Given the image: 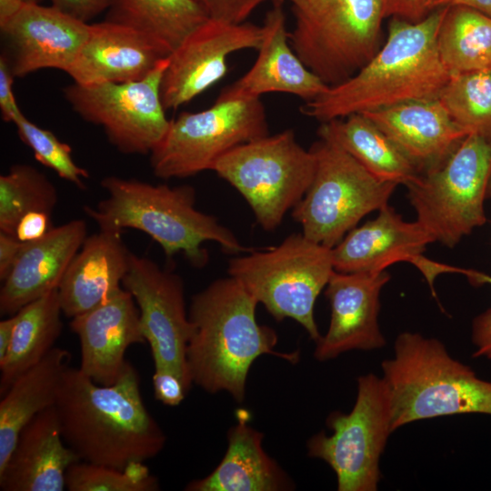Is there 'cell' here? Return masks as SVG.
<instances>
[{
    "mask_svg": "<svg viewBox=\"0 0 491 491\" xmlns=\"http://www.w3.org/2000/svg\"><path fill=\"white\" fill-rule=\"evenodd\" d=\"M55 407L62 436L81 461L123 469L156 456L166 442L146 409L139 375L129 362L110 386L69 366Z\"/></svg>",
    "mask_w": 491,
    "mask_h": 491,
    "instance_id": "1",
    "label": "cell"
},
{
    "mask_svg": "<svg viewBox=\"0 0 491 491\" xmlns=\"http://www.w3.org/2000/svg\"><path fill=\"white\" fill-rule=\"evenodd\" d=\"M445 8L410 22L392 18L385 43L354 75L306 102L301 113L320 123L404 103L437 99L449 79L436 35Z\"/></svg>",
    "mask_w": 491,
    "mask_h": 491,
    "instance_id": "2",
    "label": "cell"
},
{
    "mask_svg": "<svg viewBox=\"0 0 491 491\" xmlns=\"http://www.w3.org/2000/svg\"><path fill=\"white\" fill-rule=\"evenodd\" d=\"M257 305L230 276L213 281L192 296L186 362L193 384L211 394L225 391L241 403L248 372L257 357L270 354L293 364L298 361V351L275 350L276 332L257 323Z\"/></svg>",
    "mask_w": 491,
    "mask_h": 491,
    "instance_id": "3",
    "label": "cell"
},
{
    "mask_svg": "<svg viewBox=\"0 0 491 491\" xmlns=\"http://www.w3.org/2000/svg\"><path fill=\"white\" fill-rule=\"evenodd\" d=\"M101 186L107 196L95 207H84L99 229L139 230L157 242L166 256L181 253L195 267L208 262V253L203 247L205 242H215L229 254L251 250L215 216L195 207L196 194L192 185H154L109 175L101 180Z\"/></svg>",
    "mask_w": 491,
    "mask_h": 491,
    "instance_id": "4",
    "label": "cell"
},
{
    "mask_svg": "<svg viewBox=\"0 0 491 491\" xmlns=\"http://www.w3.org/2000/svg\"><path fill=\"white\" fill-rule=\"evenodd\" d=\"M381 368L390 395L393 431L438 416H491V382L453 358L436 338L399 334L394 357L384 360Z\"/></svg>",
    "mask_w": 491,
    "mask_h": 491,
    "instance_id": "5",
    "label": "cell"
},
{
    "mask_svg": "<svg viewBox=\"0 0 491 491\" xmlns=\"http://www.w3.org/2000/svg\"><path fill=\"white\" fill-rule=\"evenodd\" d=\"M295 24L289 42L328 86L362 68L379 50L385 0H287Z\"/></svg>",
    "mask_w": 491,
    "mask_h": 491,
    "instance_id": "6",
    "label": "cell"
},
{
    "mask_svg": "<svg viewBox=\"0 0 491 491\" xmlns=\"http://www.w3.org/2000/svg\"><path fill=\"white\" fill-rule=\"evenodd\" d=\"M335 271L332 248L302 233L279 245L231 258L228 276L239 281L276 320L299 323L316 342L321 335L314 316L316 300Z\"/></svg>",
    "mask_w": 491,
    "mask_h": 491,
    "instance_id": "7",
    "label": "cell"
},
{
    "mask_svg": "<svg viewBox=\"0 0 491 491\" xmlns=\"http://www.w3.org/2000/svg\"><path fill=\"white\" fill-rule=\"evenodd\" d=\"M416 221L453 247L486 222L491 197V138L467 135L438 165L406 185Z\"/></svg>",
    "mask_w": 491,
    "mask_h": 491,
    "instance_id": "8",
    "label": "cell"
},
{
    "mask_svg": "<svg viewBox=\"0 0 491 491\" xmlns=\"http://www.w3.org/2000/svg\"><path fill=\"white\" fill-rule=\"evenodd\" d=\"M316 156L292 129L242 144L213 166L250 206L257 224L276 230L304 197L314 177Z\"/></svg>",
    "mask_w": 491,
    "mask_h": 491,
    "instance_id": "9",
    "label": "cell"
},
{
    "mask_svg": "<svg viewBox=\"0 0 491 491\" xmlns=\"http://www.w3.org/2000/svg\"><path fill=\"white\" fill-rule=\"evenodd\" d=\"M313 180L292 217L307 238L335 247L367 214L387 205L397 184L380 180L333 141L320 138Z\"/></svg>",
    "mask_w": 491,
    "mask_h": 491,
    "instance_id": "10",
    "label": "cell"
},
{
    "mask_svg": "<svg viewBox=\"0 0 491 491\" xmlns=\"http://www.w3.org/2000/svg\"><path fill=\"white\" fill-rule=\"evenodd\" d=\"M324 431L307 441V454L327 463L337 479L338 491H376L380 481L379 461L392 429L387 386L369 373L357 378L356 403L348 414L331 413Z\"/></svg>",
    "mask_w": 491,
    "mask_h": 491,
    "instance_id": "11",
    "label": "cell"
},
{
    "mask_svg": "<svg viewBox=\"0 0 491 491\" xmlns=\"http://www.w3.org/2000/svg\"><path fill=\"white\" fill-rule=\"evenodd\" d=\"M269 134L260 99L215 100L198 112H182L150 154L162 179L185 178L210 170L233 148Z\"/></svg>",
    "mask_w": 491,
    "mask_h": 491,
    "instance_id": "12",
    "label": "cell"
},
{
    "mask_svg": "<svg viewBox=\"0 0 491 491\" xmlns=\"http://www.w3.org/2000/svg\"><path fill=\"white\" fill-rule=\"evenodd\" d=\"M168 63L167 56L151 74L136 81L74 82L63 89L64 97L83 120L100 125L119 152L150 155L170 125L161 97Z\"/></svg>",
    "mask_w": 491,
    "mask_h": 491,
    "instance_id": "13",
    "label": "cell"
},
{
    "mask_svg": "<svg viewBox=\"0 0 491 491\" xmlns=\"http://www.w3.org/2000/svg\"><path fill=\"white\" fill-rule=\"evenodd\" d=\"M123 287L134 297L155 367L170 368L193 384L186 362L192 325L181 276L131 253Z\"/></svg>",
    "mask_w": 491,
    "mask_h": 491,
    "instance_id": "14",
    "label": "cell"
},
{
    "mask_svg": "<svg viewBox=\"0 0 491 491\" xmlns=\"http://www.w3.org/2000/svg\"><path fill=\"white\" fill-rule=\"evenodd\" d=\"M263 27L208 17L170 54L161 83L165 110L188 103L223 78L227 57L261 45Z\"/></svg>",
    "mask_w": 491,
    "mask_h": 491,
    "instance_id": "15",
    "label": "cell"
},
{
    "mask_svg": "<svg viewBox=\"0 0 491 491\" xmlns=\"http://www.w3.org/2000/svg\"><path fill=\"white\" fill-rule=\"evenodd\" d=\"M4 54L15 77L52 68L65 73L74 64L89 33V24L53 5L24 2L0 23Z\"/></svg>",
    "mask_w": 491,
    "mask_h": 491,
    "instance_id": "16",
    "label": "cell"
},
{
    "mask_svg": "<svg viewBox=\"0 0 491 491\" xmlns=\"http://www.w3.org/2000/svg\"><path fill=\"white\" fill-rule=\"evenodd\" d=\"M386 271L342 273L334 271L325 295L331 308L328 330L316 342L314 356L319 361L336 358L351 350L382 348L378 315L380 293L389 281Z\"/></svg>",
    "mask_w": 491,
    "mask_h": 491,
    "instance_id": "17",
    "label": "cell"
},
{
    "mask_svg": "<svg viewBox=\"0 0 491 491\" xmlns=\"http://www.w3.org/2000/svg\"><path fill=\"white\" fill-rule=\"evenodd\" d=\"M70 328L80 343L79 369L103 386L115 384L124 372L127 348L146 342L137 305L124 287L101 305L72 317Z\"/></svg>",
    "mask_w": 491,
    "mask_h": 491,
    "instance_id": "18",
    "label": "cell"
},
{
    "mask_svg": "<svg viewBox=\"0 0 491 491\" xmlns=\"http://www.w3.org/2000/svg\"><path fill=\"white\" fill-rule=\"evenodd\" d=\"M262 27L263 39L254 65L225 86L216 99H260L264 94L285 93L309 102L320 95L328 85L306 66L292 48L280 3L267 12Z\"/></svg>",
    "mask_w": 491,
    "mask_h": 491,
    "instance_id": "19",
    "label": "cell"
},
{
    "mask_svg": "<svg viewBox=\"0 0 491 491\" xmlns=\"http://www.w3.org/2000/svg\"><path fill=\"white\" fill-rule=\"evenodd\" d=\"M87 236L85 221L74 219L53 227L42 238L25 243L0 290L1 316L58 288L71 261Z\"/></svg>",
    "mask_w": 491,
    "mask_h": 491,
    "instance_id": "20",
    "label": "cell"
},
{
    "mask_svg": "<svg viewBox=\"0 0 491 491\" xmlns=\"http://www.w3.org/2000/svg\"><path fill=\"white\" fill-rule=\"evenodd\" d=\"M433 242L421 224L405 221L386 205L375 219L353 228L332 248L334 269L342 273L380 272L401 261L416 265Z\"/></svg>",
    "mask_w": 491,
    "mask_h": 491,
    "instance_id": "21",
    "label": "cell"
},
{
    "mask_svg": "<svg viewBox=\"0 0 491 491\" xmlns=\"http://www.w3.org/2000/svg\"><path fill=\"white\" fill-rule=\"evenodd\" d=\"M81 461L65 442L56 409L35 416L21 431L13 452L0 470L3 491H63L66 473Z\"/></svg>",
    "mask_w": 491,
    "mask_h": 491,
    "instance_id": "22",
    "label": "cell"
},
{
    "mask_svg": "<svg viewBox=\"0 0 491 491\" xmlns=\"http://www.w3.org/2000/svg\"><path fill=\"white\" fill-rule=\"evenodd\" d=\"M165 57L139 31L114 22L89 24V33L66 73L81 85L145 78Z\"/></svg>",
    "mask_w": 491,
    "mask_h": 491,
    "instance_id": "23",
    "label": "cell"
},
{
    "mask_svg": "<svg viewBox=\"0 0 491 491\" xmlns=\"http://www.w3.org/2000/svg\"><path fill=\"white\" fill-rule=\"evenodd\" d=\"M130 256L122 232L99 229L86 236L57 288L63 314L72 318L119 292Z\"/></svg>",
    "mask_w": 491,
    "mask_h": 491,
    "instance_id": "24",
    "label": "cell"
},
{
    "mask_svg": "<svg viewBox=\"0 0 491 491\" xmlns=\"http://www.w3.org/2000/svg\"><path fill=\"white\" fill-rule=\"evenodd\" d=\"M415 164L420 173L441 164L469 134L438 99L415 101L363 114Z\"/></svg>",
    "mask_w": 491,
    "mask_h": 491,
    "instance_id": "25",
    "label": "cell"
},
{
    "mask_svg": "<svg viewBox=\"0 0 491 491\" xmlns=\"http://www.w3.org/2000/svg\"><path fill=\"white\" fill-rule=\"evenodd\" d=\"M264 435L240 420L229 428L227 449L208 476L189 482L186 491H284L295 484L262 446Z\"/></svg>",
    "mask_w": 491,
    "mask_h": 491,
    "instance_id": "26",
    "label": "cell"
},
{
    "mask_svg": "<svg viewBox=\"0 0 491 491\" xmlns=\"http://www.w3.org/2000/svg\"><path fill=\"white\" fill-rule=\"evenodd\" d=\"M71 355L54 347L41 361L20 374L0 401V470L8 461L23 428L54 406Z\"/></svg>",
    "mask_w": 491,
    "mask_h": 491,
    "instance_id": "27",
    "label": "cell"
},
{
    "mask_svg": "<svg viewBox=\"0 0 491 491\" xmlns=\"http://www.w3.org/2000/svg\"><path fill=\"white\" fill-rule=\"evenodd\" d=\"M317 133L320 138L343 148L380 180L406 185L420 174L397 145L363 114L321 123Z\"/></svg>",
    "mask_w": 491,
    "mask_h": 491,
    "instance_id": "28",
    "label": "cell"
},
{
    "mask_svg": "<svg viewBox=\"0 0 491 491\" xmlns=\"http://www.w3.org/2000/svg\"><path fill=\"white\" fill-rule=\"evenodd\" d=\"M58 289L23 306L16 314V323L9 350L0 362V395L23 372L41 361L61 336L63 322Z\"/></svg>",
    "mask_w": 491,
    "mask_h": 491,
    "instance_id": "29",
    "label": "cell"
},
{
    "mask_svg": "<svg viewBox=\"0 0 491 491\" xmlns=\"http://www.w3.org/2000/svg\"><path fill=\"white\" fill-rule=\"evenodd\" d=\"M208 17L194 0H114L105 20L139 31L169 56Z\"/></svg>",
    "mask_w": 491,
    "mask_h": 491,
    "instance_id": "30",
    "label": "cell"
},
{
    "mask_svg": "<svg viewBox=\"0 0 491 491\" xmlns=\"http://www.w3.org/2000/svg\"><path fill=\"white\" fill-rule=\"evenodd\" d=\"M436 48L449 75L491 70V16L466 6L446 7Z\"/></svg>",
    "mask_w": 491,
    "mask_h": 491,
    "instance_id": "31",
    "label": "cell"
},
{
    "mask_svg": "<svg viewBox=\"0 0 491 491\" xmlns=\"http://www.w3.org/2000/svg\"><path fill=\"white\" fill-rule=\"evenodd\" d=\"M58 194L52 181L28 164H15L0 175V232L15 235L19 220L32 211L52 215Z\"/></svg>",
    "mask_w": 491,
    "mask_h": 491,
    "instance_id": "32",
    "label": "cell"
},
{
    "mask_svg": "<svg viewBox=\"0 0 491 491\" xmlns=\"http://www.w3.org/2000/svg\"><path fill=\"white\" fill-rule=\"evenodd\" d=\"M437 99L467 134L491 138V70L450 75Z\"/></svg>",
    "mask_w": 491,
    "mask_h": 491,
    "instance_id": "33",
    "label": "cell"
},
{
    "mask_svg": "<svg viewBox=\"0 0 491 491\" xmlns=\"http://www.w3.org/2000/svg\"><path fill=\"white\" fill-rule=\"evenodd\" d=\"M66 487L69 491H155L159 483L145 462H132L121 469L78 461L67 470Z\"/></svg>",
    "mask_w": 491,
    "mask_h": 491,
    "instance_id": "34",
    "label": "cell"
},
{
    "mask_svg": "<svg viewBox=\"0 0 491 491\" xmlns=\"http://www.w3.org/2000/svg\"><path fill=\"white\" fill-rule=\"evenodd\" d=\"M12 124L15 125L21 141L33 151L39 163L78 188L85 187V180L89 177V172L74 161L69 145L30 121L24 113L17 115Z\"/></svg>",
    "mask_w": 491,
    "mask_h": 491,
    "instance_id": "35",
    "label": "cell"
},
{
    "mask_svg": "<svg viewBox=\"0 0 491 491\" xmlns=\"http://www.w3.org/2000/svg\"><path fill=\"white\" fill-rule=\"evenodd\" d=\"M438 270L443 273L464 275L473 285L487 284L491 286V276L485 273L447 266L439 263ZM472 343L476 347L473 357H485L491 361V308L476 316L472 322Z\"/></svg>",
    "mask_w": 491,
    "mask_h": 491,
    "instance_id": "36",
    "label": "cell"
},
{
    "mask_svg": "<svg viewBox=\"0 0 491 491\" xmlns=\"http://www.w3.org/2000/svg\"><path fill=\"white\" fill-rule=\"evenodd\" d=\"M192 384L180 374L165 367H155L154 394L156 400L165 406H176L185 399Z\"/></svg>",
    "mask_w": 491,
    "mask_h": 491,
    "instance_id": "37",
    "label": "cell"
},
{
    "mask_svg": "<svg viewBox=\"0 0 491 491\" xmlns=\"http://www.w3.org/2000/svg\"><path fill=\"white\" fill-rule=\"evenodd\" d=\"M209 17L243 23L266 0H194Z\"/></svg>",
    "mask_w": 491,
    "mask_h": 491,
    "instance_id": "38",
    "label": "cell"
},
{
    "mask_svg": "<svg viewBox=\"0 0 491 491\" xmlns=\"http://www.w3.org/2000/svg\"><path fill=\"white\" fill-rule=\"evenodd\" d=\"M15 75L4 54L0 55V111L5 122L13 123L23 112L19 108L13 90Z\"/></svg>",
    "mask_w": 491,
    "mask_h": 491,
    "instance_id": "39",
    "label": "cell"
},
{
    "mask_svg": "<svg viewBox=\"0 0 491 491\" xmlns=\"http://www.w3.org/2000/svg\"><path fill=\"white\" fill-rule=\"evenodd\" d=\"M51 5L85 23L108 10L114 0H49Z\"/></svg>",
    "mask_w": 491,
    "mask_h": 491,
    "instance_id": "40",
    "label": "cell"
},
{
    "mask_svg": "<svg viewBox=\"0 0 491 491\" xmlns=\"http://www.w3.org/2000/svg\"><path fill=\"white\" fill-rule=\"evenodd\" d=\"M53 227L51 214L32 211L19 220L15 235L23 243L33 242L45 236Z\"/></svg>",
    "mask_w": 491,
    "mask_h": 491,
    "instance_id": "41",
    "label": "cell"
},
{
    "mask_svg": "<svg viewBox=\"0 0 491 491\" xmlns=\"http://www.w3.org/2000/svg\"><path fill=\"white\" fill-rule=\"evenodd\" d=\"M426 14L422 0H385V16L410 22L423 19Z\"/></svg>",
    "mask_w": 491,
    "mask_h": 491,
    "instance_id": "42",
    "label": "cell"
},
{
    "mask_svg": "<svg viewBox=\"0 0 491 491\" xmlns=\"http://www.w3.org/2000/svg\"><path fill=\"white\" fill-rule=\"evenodd\" d=\"M24 244L15 235L0 232V280L2 282L12 270Z\"/></svg>",
    "mask_w": 491,
    "mask_h": 491,
    "instance_id": "43",
    "label": "cell"
},
{
    "mask_svg": "<svg viewBox=\"0 0 491 491\" xmlns=\"http://www.w3.org/2000/svg\"><path fill=\"white\" fill-rule=\"evenodd\" d=\"M426 15L430 12L450 6H466L491 16V0H422Z\"/></svg>",
    "mask_w": 491,
    "mask_h": 491,
    "instance_id": "44",
    "label": "cell"
},
{
    "mask_svg": "<svg viewBox=\"0 0 491 491\" xmlns=\"http://www.w3.org/2000/svg\"><path fill=\"white\" fill-rule=\"evenodd\" d=\"M15 323V314L0 322V362L4 360L9 350Z\"/></svg>",
    "mask_w": 491,
    "mask_h": 491,
    "instance_id": "45",
    "label": "cell"
},
{
    "mask_svg": "<svg viewBox=\"0 0 491 491\" xmlns=\"http://www.w3.org/2000/svg\"><path fill=\"white\" fill-rule=\"evenodd\" d=\"M23 3L22 0H0V23L13 16Z\"/></svg>",
    "mask_w": 491,
    "mask_h": 491,
    "instance_id": "46",
    "label": "cell"
},
{
    "mask_svg": "<svg viewBox=\"0 0 491 491\" xmlns=\"http://www.w3.org/2000/svg\"><path fill=\"white\" fill-rule=\"evenodd\" d=\"M22 1L26 2V3H39L42 0H22Z\"/></svg>",
    "mask_w": 491,
    "mask_h": 491,
    "instance_id": "47",
    "label": "cell"
}]
</instances>
